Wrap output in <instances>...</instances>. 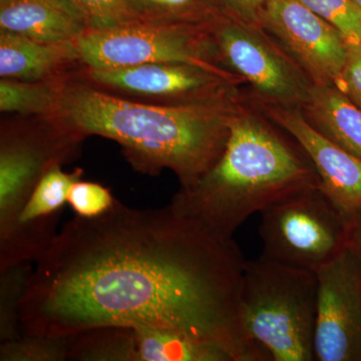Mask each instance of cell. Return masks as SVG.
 <instances>
[{
	"mask_svg": "<svg viewBox=\"0 0 361 361\" xmlns=\"http://www.w3.org/2000/svg\"><path fill=\"white\" fill-rule=\"evenodd\" d=\"M246 260L170 204L116 200L96 218L75 215L35 262L20 307L23 334L73 336L99 326L175 330L261 361L241 319Z\"/></svg>",
	"mask_w": 361,
	"mask_h": 361,
	"instance_id": "obj_1",
	"label": "cell"
},
{
	"mask_svg": "<svg viewBox=\"0 0 361 361\" xmlns=\"http://www.w3.org/2000/svg\"><path fill=\"white\" fill-rule=\"evenodd\" d=\"M242 109L236 92L194 103L152 104L73 82L63 84L51 118L78 137L113 140L135 170L158 174L168 169L186 188L220 158L233 118Z\"/></svg>",
	"mask_w": 361,
	"mask_h": 361,
	"instance_id": "obj_2",
	"label": "cell"
},
{
	"mask_svg": "<svg viewBox=\"0 0 361 361\" xmlns=\"http://www.w3.org/2000/svg\"><path fill=\"white\" fill-rule=\"evenodd\" d=\"M306 154L293 148L245 109L235 116L224 151L191 186L180 188L170 205L222 239H233L253 214L310 188L319 178Z\"/></svg>",
	"mask_w": 361,
	"mask_h": 361,
	"instance_id": "obj_3",
	"label": "cell"
},
{
	"mask_svg": "<svg viewBox=\"0 0 361 361\" xmlns=\"http://www.w3.org/2000/svg\"><path fill=\"white\" fill-rule=\"evenodd\" d=\"M317 275L264 254L246 260L241 319L261 361H313Z\"/></svg>",
	"mask_w": 361,
	"mask_h": 361,
	"instance_id": "obj_4",
	"label": "cell"
},
{
	"mask_svg": "<svg viewBox=\"0 0 361 361\" xmlns=\"http://www.w3.org/2000/svg\"><path fill=\"white\" fill-rule=\"evenodd\" d=\"M85 68H120L145 63L201 66L240 78L221 61L211 26L135 20L103 30H87L75 39Z\"/></svg>",
	"mask_w": 361,
	"mask_h": 361,
	"instance_id": "obj_5",
	"label": "cell"
},
{
	"mask_svg": "<svg viewBox=\"0 0 361 361\" xmlns=\"http://www.w3.org/2000/svg\"><path fill=\"white\" fill-rule=\"evenodd\" d=\"M261 214L263 254L316 272L349 245V223L320 187L277 202Z\"/></svg>",
	"mask_w": 361,
	"mask_h": 361,
	"instance_id": "obj_6",
	"label": "cell"
},
{
	"mask_svg": "<svg viewBox=\"0 0 361 361\" xmlns=\"http://www.w3.org/2000/svg\"><path fill=\"white\" fill-rule=\"evenodd\" d=\"M211 32L223 65L248 82L265 102L303 108L312 82L271 44L264 30L223 13L211 25Z\"/></svg>",
	"mask_w": 361,
	"mask_h": 361,
	"instance_id": "obj_7",
	"label": "cell"
},
{
	"mask_svg": "<svg viewBox=\"0 0 361 361\" xmlns=\"http://www.w3.org/2000/svg\"><path fill=\"white\" fill-rule=\"evenodd\" d=\"M316 361H361V258L350 245L316 271Z\"/></svg>",
	"mask_w": 361,
	"mask_h": 361,
	"instance_id": "obj_8",
	"label": "cell"
},
{
	"mask_svg": "<svg viewBox=\"0 0 361 361\" xmlns=\"http://www.w3.org/2000/svg\"><path fill=\"white\" fill-rule=\"evenodd\" d=\"M90 82L103 90L163 104L209 101L228 96L244 80L188 63H145L120 68H85ZM158 103V104H159Z\"/></svg>",
	"mask_w": 361,
	"mask_h": 361,
	"instance_id": "obj_9",
	"label": "cell"
},
{
	"mask_svg": "<svg viewBox=\"0 0 361 361\" xmlns=\"http://www.w3.org/2000/svg\"><path fill=\"white\" fill-rule=\"evenodd\" d=\"M263 30L272 32L314 85H338L348 45L301 0H268Z\"/></svg>",
	"mask_w": 361,
	"mask_h": 361,
	"instance_id": "obj_10",
	"label": "cell"
},
{
	"mask_svg": "<svg viewBox=\"0 0 361 361\" xmlns=\"http://www.w3.org/2000/svg\"><path fill=\"white\" fill-rule=\"evenodd\" d=\"M261 106L303 149L317 173L320 189L350 224L361 211V159L316 129L296 106L265 101Z\"/></svg>",
	"mask_w": 361,
	"mask_h": 361,
	"instance_id": "obj_11",
	"label": "cell"
},
{
	"mask_svg": "<svg viewBox=\"0 0 361 361\" xmlns=\"http://www.w3.org/2000/svg\"><path fill=\"white\" fill-rule=\"evenodd\" d=\"M80 137L56 129L49 133H6L0 147V236L25 205L40 177L54 161L70 158Z\"/></svg>",
	"mask_w": 361,
	"mask_h": 361,
	"instance_id": "obj_12",
	"label": "cell"
},
{
	"mask_svg": "<svg viewBox=\"0 0 361 361\" xmlns=\"http://www.w3.org/2000/svg\"><path fill=\"white\" fill-rule=\"evenodd\" d=\"M54 161L45 170L8 231L0 236V272L7 268L35 263L58 235V225L68 193L82 172H65Z\"/></svg>",
	"mask_w": 361,
	"mask_h": 361,
	"instance_id": "obj_13",
	"label": "cell"
},
{
	"mask_svg": "<svg viewBox=\"0 0 361 361\" xmlns=\"http://www.w3.org/2000/svg\"><path fill=\"white\" fill-rule=\"evenodd\" d=\"M87 30L70 0H0V32L35 42H73Z\"/></svg>",
	"mask_w": 361,
	"mask_h": 361,
	"instance_id": "obj_14",
	"label": "cell"
},
{
	"mask_svg": "<svg viewBox=\"0 0 361 361\" xmlns=\"http://www.w3.org/2000/svg\"><path fill=\"white\" fill-rule=\"evenodd\" d=\"M80 61L75 40L35 42L23 35L0 32V77L13 80H49L61 68Z\"/></svg>",
	"mask_w": 361,
	"mask_h": 361,
	"instance_id": "obj_15",
	"label": "cell"
},
{
	"mask_svg": "<svg viewBox=\"0 0 361 361\" xmlns=\"http://www.w3.org/2000/svg\"><path fill=\"white\" fill-rule=\"evenodd\" d=\"M303 109L316 129L361 159V109L341 89L312 84Z\"/></svg>",
	"mask_w": 361,
	"mask_h": 361,
	"instance_id": "obj_16",
	"label": "cell"
},
{
	"mask_svg": "<svg viewBox=\"0 0 361 361\" xmlns=\"http://www.w3.org/2000/svg\"><path fill=\"white\" fill-rule=\"evenodd\" d=\"M132 329L137 361H233L222 348L175 330L149 325Z\"/></svg>",
	"mask_w": 361,
	"mask_h": 361,
	"instance_id": "obj_17",
	"label": "cell"
},
{
	"mask_svg": "<svg viewBox=\"0 0 361 361\" xmlns=\"http://www.w3.org/2000/svg\"><path fill=\"white\" fill-rule=\"evenodd\" d=\"M68 360L137 361L134 329L99 326L71 336Z\"/></svg>",
	"mask_w": 361,
	"mask_h": 361,
	"instance_id": "obj_18",
	"label": "cell"
},
{
	"mask_svg": "<svg viewBox=\"0 0 361 361\" xmlns=\"http://www.w3.org/2000/svg\"><path fill=\"white\" fill-rule=\"evenodd\" d=\"M137 20L211 26L223 14L214 0H128Z\"/></svg>",
	"mask_w": 361,
	"mask_h": 361,
	"instance_id": "obj_19",
	"label": "cell"
},
{
	"mask_svg": "<svg viewBox=\"0 0 361 361\" xmlns=\"http://www.w3.org/2000/svg\"><path fill=\"white\" fill-rule=\"evenodd\" d=\"M63 85L49 80H0V110L21 115L52 116L58 110Z\"/></svg>",
	"mask_w": 361,
	"mask_h": 361,
	"instance_id": "obj_20",
	"label": "cell"
},
{
	"mask_svg": "<svg viewBox=\"0 0 361 361\" xmlns=\"http://www.w3.org/2000/svg\"><path fill=\"white\" fill-rule=\"evenodd\" d=\"M32 268L26 262L0 272V342L23 336L20 307Z\"/></svg>",
	"mask_w": 361,
	"mask_h": 361,
	"instance_id": "obj_21",
	"label": "cell"
},
{
	"mask_svg": "<svg viewBox=\"0 0 361 361\" xmlns=\"http://www.w3.org/2000/svg\"><path fill=\"white\" fill-rule=\"evenodd\" d=\"M71 336L23 334L13 341L0 342V361L68 360Z\"/></svg>",
	"mask_w": 361,
	"mask_h": 361,
	"instance_id": "obj_22",
	"label": "cell"
},
{
	"mask_svg": "<svg viewBox=\"0 0 361 361\" xmlns=\"http://www.w3.org/2000/svg\"><path fill=\"white\" fill-rule=\"evenodd\" d=\"M341 33L348 45L361 44V11L350 0H301Z\"/></svg>",
	"mask_w": 361,
	"mask_h": 361,
	"instance_id": "obj_23",
	"label": "cell"
},
{
	"mask_svg": "<svg viewBox=\"0 0 361 361\" xmlns=\"http://www.w3.org/2000/svg\"><path fill=\"white\" fill-rule=\"evenodd\" d=\"M87 23V30H103L135 21L128 0H70Z\"/></svg>",
	"mask_w": 361,
	"mask_h": 361,
	"instance_id": "obj_24",
	"label": "cell"
},
{
	"mask_svg": "<svg viewBox=\"0 0 361 361\" xmlns=\"http://www.w3.org/2000/svg\"><path fill=\"white\" fill-rule=\"evenodd\" d=\"M116 202L111 190L99 183L80 179L68 190V205L80 217H99L108 212Z\"/></svg>",
	"mask_w": 361,
	"mask_h": 361,
	"instance_id": "obj_25",
	"label": "cell"
},
{
	"mask_svg": "<svg viewBox=\"0 0 361 361\" xmlns=\"http://www.w3.org/2000/svg\"><path fill=\"white\" fill-rule=\"evenodd\" d=\"M230 18L251 26L263 30L262 20L268 0H214Z\"/></svg>",
	"mask_w": 361,
	"mask_h": 361,
	"instance_id": "obj_26",
	"label": "cell"
},
{
	"mask_svg": "<svg viewBox=\"0 0 361 361\" xmlns=\"http://www.w3.org/2000/svg\"><path fill=\"white\" fill-rule=\"evenodd\" d=\"M336 87L361 109V44L348 45V59Z\"/></svg>",
	"mask_w": 361,
	"mask_h": 361,
	"instance_id": "obj_27",
	"label": "cell"
},
{
	"mask_svg": "<svg viewBox=\"0 0 361 361\" xmlns=\"http://www.w3.org/2000/svg\"><path fill=\"white\" fill-rule=\"evenodd\" d=\"M349 245L361 258V211L349 224Z\"/></svg>",
	"mask_w": 361,
	"mask_h": 361,
	"instance_id": "obj_28",
	"label": "cell"
},
{
	"mask_svg": "<svg viewBox=\"0 0 361 361\" xmlns=\"http://www.w3.org/2000/svg\"><path fill=\"white\" fill-rule=\"evenodd\" d=\"M350 1H353L361 11V0H350Z\"/></svg>",
	"mask_w": 361,
	"mask_h": 361,
	"instance_id": "obj_29",
	"label": "cell"
}]
</instances>
